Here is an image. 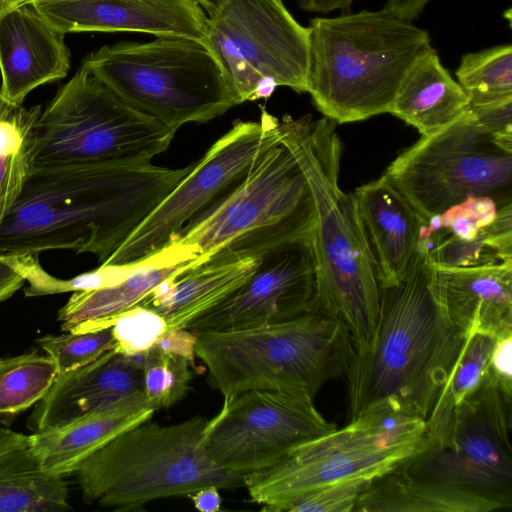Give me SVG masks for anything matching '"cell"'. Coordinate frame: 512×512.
<instances>
[{
	"mask_svg": "<svg viewBox=\"0 0 512 512\" xmlns=\"http://www.w3.org/2000/svg\"><path fill=\"white\" fill-rule=\"evenodd\" d=\"M150 162L33 167L0 228V255L71 250L100 264L192 169Z\"/></svg>",
	"mask_w": 512,
	"mask_h": 512,
	"instance_id": "6da1fadb",
	"label": "cell"
},
{
	"mask_svg": "<svg viewBox=\"0 0 512 512\" xmlns=\"http://www.w3.org/2000/svg\"><path fill=\"white\" fill-rule=\"evenodd\" d=\"M467 334L439 297L434 263L420 247L404 276L380 286L371 337L353 345L344 373L348 421L373 411L427 420Z\"/></svg>",
	"mask_w": 512,
	"mask_h": 512,
	"instance_id": "7a4b0ae2",
	"label": "cell"
},
{
	"mask_svg": "<svg viewBox=\"0 0 512 512\" xmlns=\"http://www.w3.org/2000/svg\"><path fill=\"white\" fill-rule=\"evenodd\" d=\"M278 131L313 199L317 308L344 322L353 345L362 344L377 322L380 284L353 193L339 186L342 144L336 123L324 116L313 120L310 115H286Z\"/></svg>",
	"mask_w": 512,
	"mask_h": 512,
	"instance_id": "3957f363",
	"label": "cell"
},
{
	"mask_svg": "<svg viewBox=\"0 0 512 512\" xmlns=\"http://www.w3.org/2000/svg\"><path fill=\"white\" fill-rule=\"evenodd\" d=\"M308 28L307 93L338 124L389 113L428 32L384 8L315 17Z\"/></svg>",
	"mask_w": 512,
	"mask_h": 512,
	"instance_id": "277c9868",
	"label": "cell"
},
{
	"mask_svg": "<svg viewBox=\"0 0 512 512\" xmlns=\"http://www.w3.org/2000/svg\"><path fill=\"white\" fill-rule=\"evenodd\" d=\"M194 333L195 356L224 399L250 390L314 399L326 382L344 376L353 350L344 322L318 308L261 327Z\"/></svg>",
	"mask_w": 512,
	"mask_h": 512,
	"instance_id": "5b68a950",
	"label": "cell"
},
{
	"mask_svg": "<svg viewBox=\"0 0 512 512\" xmlns=\"http://www.w3.org/2000/svg\"><path fill=\"white\" fill-rule=\"evenodd\" d=\"M208 420L193 416L161 425L131 427L85 459L75 475L87 503L139 510L149 501L189 496L200 488L245 486L246 475L215 464L202 448Z\"/></svg>",
	"mask_w": 512,
	"mask_h": 512,
	"instance_id": "8992f818",
	"label": "cell"
},
{
	"mask_svg": "<svg viewBox=\"0 0 512 512\" xmlns=\"http://www.w3.org/2000/svg\"><path fill=\"white\" fill-rule=\"evenodd\" d=\"M81 67L126 104L174 132L240 104L210 51L194 39L105 45L89 53Z\"/></svg>",
	"mask_w": 512,
	"mask_h": 512,
	"instance_id": "52a82bcc",
	"label": "cell"
},
{
	"mask_svg": "<svg viewBox=\"0 0 512 512\" xmlns=\"http://www.w3.org/2000/svg\"><path fill=\"white\" fill-rule=\"evenodd\" d=\"M314 223L305 176L279 136L233 189L173 241L198 250L196 265L211 257L258 258L281 244L312 237Z\"/></svg>",
	"mask_w": 512,
	"mask_h": 512,
	"instance_id": "ba28073f",
	"label": "cell"
},
{
	"mask_svg": "<svg viewBox=\"0 0 512 512\" xmlns=\"http://www.w3.org/2000/svg\"><path fill=\"white\" fill-rule=\"evenodd\" d=\"M431 443L426 421L392 411L359 416L305 442L275 466L246 475L252 501L262 511L281 512L288 503L331 484L354 478L376 480Z\"/></svg>",
	"mask_w": 512,
	"mask_h": 512,
	"instance_id": "9c48e42d",
	"label": "cell"
},
{
	"mask_svg": "<svg viewBox=\"0 0 512 512\" xmlns=\"http://www.w3.org/2000/svg\"><path fill=\"white\" fill-rule=\"evenodd\" d=\"M175 133L80 67L40 113L34 167L150 162Z\"/></svg>",
	"mask_w": 512,
	"mask_h": 512,
	"instance_id": "30bf717a",
	"label": "cell"
},
{
	"mask_svg": "<svg viewBox=\"0 0 512 512\" xmlns=\"http://www.w3.org/2000/svg\"><path fill=\"white\" fill-rule=\"evenodd\" d=\"M427 220L469 197L512 204V150L497 143L469 109L400 153L382 175Z\"/></svg>",
	"mask_w": 512,
	"mask_h": 512,
	"instance_id": "8fae6325",
	"label": "cell"
},
{
	"mask_svg": "<svg viewBox=\"0 0 512 512\" xmlns=\"http://www.w3.org/2000/svg\"><path fill=\"white\" fill-rule=\"evenodd\" d=\"M203 43L240 104L278 86L307 92L308 28L283 0H224L208 17Z\"/></svg>",
	"mask_w": 512,
	"mask_h": 512,
	"instance_id": "7c38bea8",
	"label": "cell"
},
{
	"mask_svg": "<svg viewBox=\"0 0 512 512\" xmlns=\"http://www.w3.org/2000/svg\"><path fill=\"white\" fill-rule=\"evenodd\" d=\"M278 124L264 107L259 121H235L103 264L136 262L168 245L246 176L279 139Z\"/></svg>",
	"mask_w": 512,
	"mask_h": 512,
	"instance_id": "4fadbf2b",
	"label": "cell"
},
{
	"mask_svg": "<svg viewBox=\"0 0 512 512\" xmlns=\"http://www.w3.org/2000/svg\"><path fill=\"white\" fill-rule=\"evenodd\" d=\"M313 399L250 390L224 399L204 429L202 448L218 466L249 475L278 464L299 445L335 430Z\"/></svg>",
	"mask_w": 512,
	"mask_h": 512,
	"instance_id": "5bb4252c",
	"label": "cell"
},
{
	"mask_svg": "<svg viewBox=\"0 0 512 512\" xmlns=\"http://www.w3.org/2000/svg\"><path fill=\"white\" fill-rule=\"evenodd\" d=\"M511 400L487 373L454 411L449 431L407 461L416 474L488 494L511 497Z\"/></svg>",
	"mask_w": 512,
	"mask_h": 512,
	"instance_id": "9a60e30c",
	"label": "cell"
},
{
	"mask_svg": "<svg viewBox=\"0 0 512 512\" xmlns=\"http://www.w3.org/2000/svg\"><path fill=\"white\" fill-rule=\"evenodd\" d=\"M317 308L312 237L281 244L258 257L250 278L187 329L231 331L295 319Z\"/></svg>",
	"mask_w": 512,
	"mask_h": 512,
	"instance_id": "2e32d148",
	"label": "cell"
},
{
	"mask_svg": "<svg viewBox=\"0 0 512 512\" xmlns=\"http://www.w3.org/2000/svg\"><path fill=\"white\" fill-rule=\"evenodd\" d=\"M60 32H132L205 38L208 16L194 0H33Z\"/></svg>",
	"mask_w": 512,
	"mask_h": 512,
	"instance_id": "e0dca14e",
	"label": "cell"
},
{
	"mask_svg": "<svg viewBox=\"0 0 512 512\" xmlns=\"http://www.w3.org/2000/svg\"><path fill=\"white\" fill-rule=\"evenodd\" d=\"M126 405L150 408L143 391L141 358L113 348L87 365L58 374L36 403L27 428L40 432L91 412Z\"/></svg>",
	"mask_w": 512,
	"mask_h": 512,
	"instance_id": "ac0fdd59",
	"label": "cell"
},
{
	"mask_svg": "<svg viewBox=\"0 0 512 512\" xmlns=\"http://www.w3.org/2000/svg\"><path fill=\"white\" fill-rule=\"evenodd\" d=\"M64 36L29 3L0 14V92L7 100L23 104L35 88L67 75Z\"/></svg>",
	"mask_w": 512,
	"mask_h": 512,
	"instance_id": "d6986e66",
	"label": "cell"
},
{
	"mask_svg": "<svg viewBox=\"0 0 512 512\" xmlns=\"http://www.w3.org/2000/svg\"><path fill=\"white\" fill-rule=\"evenodd\" d=\"M198 250L172 241L139 260L136 268L116 285L73 292L58 311L65 332H90L110 327L113 318L140 304L160 283L195 266Z\"/></svg>",
	"mask_w": 512,
	"mask_h": 512,
	"instance_id": "ffe728a7",
	"label": "cell"
},
{
	"mask_svg": "<svg viewBox=\"0 0 512 512\" xmlns=\"http://www.w3.org/2000/svg\"><path fill=\"white\" fill-rule=\"evenodd\" d=\"M434 278L450 320L466 334L496 338L512 330V261L466 267L434 264Z\"/></svg>",
	"mask_w": 512,
	"mask_h": 512,
	"instance_id": "44dd1931",
	"label": "cell"
},
{
	"mask_svg": "<svg viewBox=\"0 0 512 512\" xmlns=\"http://www.w3.org/2000/svg\"><path fill=\"white\" fill-rule=\"evenodd\" d=\"M353 196L379 284L394 285L417 251L422 218L383 176L356 188Z\"/></svg>",
	"mask_w": 512,
	"mask_h": 512,
	"instance_id": "7402d4cb",
	"label": "cell"
},
{
	"mask_svg": "<svg viewBox=\"0 0 512 512\" xmlns=\"http://www.w3.org/2000/svg\"><path fill=\"white\" fill-rule=\"evenodd\" d=\"M257 265V257H211L164 280L140 304L159 313L169 328H187L243 285Z\"/></svg>",
	"mask_w": 512,
	"mask_h": 512,
	"instance_id": "603a6c76",
	"label": "cell"
},
{
	"mask_svg": "<svg viewBox=\"0 0 512 512\" xmlns=\"http://www.w3.org/2000/svg\"><path fill=\"white\" fill-rule=\"evenodd\" d=\"M511 507L509 496L446 483L401 465L376 479L360 495L353 512H491Z\"/></svg>",
	"mask_w": 512,
	"mask_h": 512,
	"instance_id": "cb8c5ba5",
	"label": "cell"
},
{
	"mask_svg": "<svg viewBox=\"0 0 512 512\" xmlns=\"http://www.w3.org/2000/svg\"><path fill=\"white\" fill-rule=\"evenodd\" d=\"M146 407L117 406L95 411L29 435L30 449L44 472L67 476L123 431L149 420Z\"/></svg>",
	"mask_w": 512,
	"mask_h": 512,
	"instance_id": "d4e9b609",
	"label": "cell"
},
{
	"mask_svg": "<svg viewBox=\"0 0 512 512\" xmlns=\"http://www.w3.org/2000/svg\"><path fill=\"white\" fill-rule=\"evenodd\" d=\"M469 107L468 95L431 46L409 66L389 113L428 136L462 116Z\"/></svg>",
	"mask_w": 512,
	"mask_h": 512,
	"instance_id": "484cf974",
	"label": "cell"
},
{
	"mask_svg": "<svg viewBox=\"0 0 512 512\" xmlns=\"http://www.w3.org/2000/svg\"><path fill=\"white\" fill-rule=\"evenodd\" d=\"M40 105L25 107L0 92V228L34 167Z\"/></svg>",
	"mask_w": 512,
	"mask_h": 512,
	"instance_id": "4316f807",
	"label": "cell"
},
{
	"mask_svg": "<svg viewBox=\"0 0 512 512\" xmlns=\"http://www.w3.org/2000/svg\"><path fill=\"white\" fill-rule=\"evenodd\" d=\"M418 247L434 264L479 266L512 261V204L500 208L496 219L472 240L460 241L436 232L420 231Z\"/></svg>",
	"mask_w": 512,
	"mask_h": 512,
	"instance_id": "83f0119b",
	"label": "cell"
},
{
	"mask_svg": "<svg viewBox=\"0 0 512 512\" xmlns=\"http://www.w3.org/2000/svg\"><path fill=\"white\" fill-rule=\"evenodd\" d=\"M495 337L468 333L462 350L426 420L430 444L441 443L450 428L455 409L482 383Z\"/></svg>",
	"mask_w": 512,
	"mask_h": 512,
	"instance_id": "f1b7e54d",
	"label": "cell"
},
{
	"mask_svg": "<svg viewBox=\"0 0 512 512\" xmlns=\"http://www.w3.org/2000/svg\"><path fill=\"white\" fill-rule=\"evenodd\" d=\"M58 370L48 355L35 352L0 359V414H19L39 402Z\"/></svg>",
	"mask_w": 512,
	"mask_h": 512,
	"instance_id": "f546056e",
	"label": "cell"
},
{
	"mask_svg": "<svg viewBox=\"0 0 512 512\" xmlns=\"http://www.w3.org/2000/svg\"><path fill=\"white\" fill-rule=\"evenodd\" d=\"M456 77L470 105L512 97V45L500 44L463 54Z\"/></svg>",
	"mask_w": 512,
	"mask_h": 512,
	"instance_id": "4dcf8cb0",
	"label": "cell"
},
{
	"mask_svg": "<svg viewBox=\"0 0 512 512\" xmlns=\"http://www.w3.org/2000/svg\"><path fill=\"white\" fill-rule=\"evenodd\" d=\"M70 509L63 477L40 468L0 476V512H56Z\"/></svg>",
	"mask_w": 512,
	"mask_h": 512,
	"instance_id": "1f68e13d",
	"label": "cell"
},
{
	"mask_svg": "<svg viewBox=\"0 0 512 512\" xmlns=\"http://www.w3.org/2000/svg\"><path fill=\"white\" fill-rule=\"evenodd\" d=\"M141 366L144 396L154 411L168 408L186 395L194 368L187 358L152 347L141 357Z\"/></svg>",
	"mask_w": 512,
	"mask_h": 512,
	"instance_id": "d6a6232c",
	"label": "cell"
},
{
	"mask_svg": "<svg viewBox=\"0 0 512 512\" xmlns=\"http://www.w3.org/2000/svg\"><path fill=\"white\" fill-rule=\"evenodd\" d=\"M56 364L58 374L87 365L115 347L111 327L90 332L45 335L36 340Z\"/></svg>",
	"mask_w": 512,
	"mask_h": 512,
	"instance_id": "836d02e7",
	"label": "cell"
},
{
	"mask_svg": "<svg viewBox=\"0 0 512 512\" xmlns=\"http://www.w3.org/2000/svg\"><path fill=\"white\" fill-rule=\"evenodd\" d=\"M500 208L492 198L469 197L439 215L427 220L422 219L420 229L460 241H469L477 237L496 219Z\"/></svg>",
	"mask_w": 512,
	"mask_h": 512,
	"instance_id": "e575fe53",
	"label": "cell"
},
{
	"mask_svg": "<svg viewBox=\"0 0 512 512\" xmlns=\"http://www.w3.org/2000/svg\"><path fill=\"white\" fill-rule=\"evenodd\" d=\"M110 327L114 349L133 358H141L169 328L159 313L141 304L113 318Z\"/></svg>",
	"mask_w": 512,
	"mask_h": 512,
	"instance_id": "d590c367",
	"label": "cell"
},
{
	"mask_svg": "<svg viewBox=\"0 0 512 512\" xmlns=\"http://www.w3.org/2000/svg\"><path fill=\"white\" fill-rule=\"evenodd\" d=\"M374 481L367 478L340 481L288 503L281 512H353L360 495Z\"/></svg>",
	"mask_w": 512,
	"mask_h": 512,
	"instance_id": "8d00e7d4",
	"label": "cell"
},
{
	"mask_svg": "<svg viewBox=\"0 0 512 512\" xmlns=\"http://www.w3.org/2000/svg\"><path fill=\"white\" fill-rule=\"evenodd\" d=\"M480 126L501 146L512 150V97L470 105Z\"/></svg>",
	"mask_w": 512,
	"mask_h": 512,
	"instance_id": "74e56055",
	"label": "cell"
},
{
	"mask_svg": "<svg viewBox=\"0 0 512 512\" xmlns=\"http://www.w3.org/2000/svg\"><path fill=\"white\" fill-rule=\"evenodd\" d=\"M512 330L497 336L489 357L486 373L512 397Z\"/></svg>",
	"mask_w": 512,
	"mask_h": 512,
	"instance_id": "f35d334b",
	"label": "cell"
},
{
	"mask_svg": "<svg viewBox=\"0 0 512 512\" xmlns=\"http://www.w3.org/2000/svg\"><path fill=\"white\" fill-rule=\"evenodd\" d=\"M29 255H0V303L26 282Z\"/></svg>",
	"mask_w": 512,
	"mask_h": 512,
	"instance_id": "ab89813d",
	"label": "cell"
},
{
	"mask_svg": "<svg viewBox=\"0 0 512 512\" xmlns=\"http://www.w3.org/2000/svg\"><path fill=\"white\" fill-rule=\"evenodd\" d=\"M196 334L187 328H168L153 347L187 358L195 368Z\"/></svg>",
	"mask_w": 512,
	"mask_h": 512,
	"instance_id": "60d3db41",
	"label": "cell"
},
{
	"mask_svg": "<svg viewBox=\"0 0 512 512\" xmlns=\"http://www.w3.org/2000/svg\"><path fill=\"white\" fill-rule=\"evenodd\" d=\"M194 507L201 512H218L221 508L219 488L214 485L198 489L189 495Z\"/></svg>",
	"mask_w": 512,
	"mask_h": 512,
	"instance_id": "b9f144b4",
	"label": "cell"
},
{
	"mask_svg": "<svg viewBox=\"0 0 512 512\" xmlns=\"http://www.w3.org/2000/svg\"><path fill=\"white\" fill-rule=\"evenodd\" d=\"M355 0H295L297 5L304 11L327 14L340 10L349 11Z\"/></svg>",
	"mask_w": 512,
	"mask_h": 512,
	"instance_id": "7bdbcfd3",
	"label": "cell"
},
{
	"mask_svg": "<svg viewBox=\"0 0 512 512\" xmlns=\"http://www.w3.org/2000/svg\"><path fill=\"white\" fill-rule=\"evenodd\" d=\"M211 17L218 10L224 0H194Z\"/></svg>",
	"mask_w": 512,
	"mask_h": 512,
	"instance_id": "ee69618b",
	"label": "cell"
},
{
	"mask_svg": "<svg viewBox=\"0 0 512 512\" xmlns=\"http://www.w3.org/2000/svg\"><path fill=\"white\" fill-rule=\"evenodd\" d=\"M32 1L33 0H0V14L20 5L28 4Z\"/></svg>",
	"mask_w": 512,
	"mask_h": 512,
	"instance_id": "f6af8a7d",
	"label": "cell"
}]
</instances>
